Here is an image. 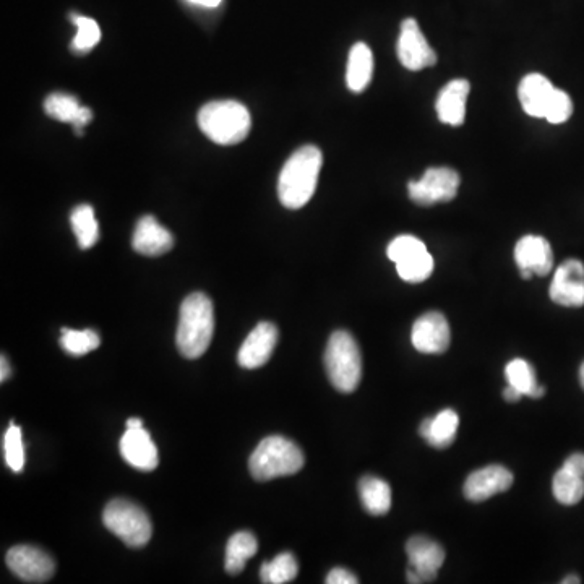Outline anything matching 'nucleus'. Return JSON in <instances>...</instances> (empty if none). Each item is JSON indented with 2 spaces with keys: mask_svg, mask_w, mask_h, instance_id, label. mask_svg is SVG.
Listing matches in <instances>:
<instances>
[{
  "mask_svg": "<svg viewBox=\"0 0 584 584\" xmlns=\"http://www.w3.org/2000/svg\"><path fill=\"white\" fill-rule=\"evenodd\" d=\"M323 155L315 145H304L289 156L278 179V197L284 207L299 210L310 202L322 171Z\"/></svg>",
  "mask_w": 584,
  "mask_h": 584,
  "instance_id": "obj_1",
  "label": "nucleus"
},
{
  "mask_svg": "<svg viewBox=\"0 0 584 584\" xmlns=\"http://www.w3.org/2000/svg\"><path fill=\"white\" fill-rule=\"evenodd\" d=\"M215 333V312L210 297L194 292L185 297L179 314L177 348L187 359H197L207 353Z\"/></svg>",
  "mask_w": 584,
  "mask_h": 584,
  "instance_id": "obj_2",
  "label": "nucleus"
},
{
  "mask_svg": "<svg viewBox=\"0 0 584 584\" xmlns=\"http://www.w3.org/2000/svg\"><path fill=\"white\" fill-rule=\"evenodd\" d=\"M198 127L211 142L237 145L244 142L252 127L250 112L237 101H213L198 112Z\"/></svg>",
  "mask_w": 584,
  "mask_h": 584,
  "instance_id": "obj_3",
  "label": "nucleus"
},
{
  "mask_svg": "<svg viewBox=\"0 0 584 584\" xmlns=\"http://www.w3.org/2000/svg\"><path fill=\"white\" fill-rule=\"evenodd\" d=\"M305 458L296 443L281 435L263 438L250 456L249 468L257 481L292 476L304 468Z\"/></svg>",
  "mask_w": 584,
  "mask_h": 584,
  "instance_id": "obj_4",
  "label": "nucleus"
},
{
  "mask_svg": "<svg viewBox=\"0 0 584 584\" xmlns=\"http://www.w3.org/2000/svg\"><path fill=\"white\" fill-rule=\"evenodd\" d=\"M325 369L331 385L341 393H353L362 377V357L359 346L348 331H335L325 351Z\"/></svg>",
  "mask_w": 584,
  "mask_h": 584,
  "instance_id": "obj_5",
  "label": "nucleus"
},
{
  "mask_svg": "<svg viewBox=\"0 0 584 584\" xmlns=\"http://www.w3.org/2000/svg\"><path fill=\"white\" fill-rule=\"evenodd\" d=\"M103 523L125 546L140 549L150 542L153 528L142 507L129 500L116 499L104 508Z\"/></svg>",
  "mask_w": 584,
  "mask_h": 584,
  "instance_id": "obj_6",
  "label": "nucleus"
},
{
  "mask_svg": "<svg viewBox=\"0 0 584 584\" xmlns=\"http://www.w3.org/2000/svg\"><path fill=\"white\" fill-rule=\"evenodd\" d=\"M460 176L455 169L430 168L419 181L409 182V198L421 207L451 202L460 189Z\"/></svg>",
  "mask_w": 584,
  "mask_h": 584,
  "instance_id": "obj_7",
  "label": "nucleus"
},
{
  "mask_svg": "<svg viewBox=\"0 0 584 584\" xmlns=\"http://www.w3.org/2000/svg\"><path fill=\"white\" fill-rule=\"evenodd\" d=\"M406 554L409 560V583L434 581L445 562V550L429 537H411L406 544Z\"/></svg>",
  "mask_w": 584,
  "mask_h": 584,
  "instance_id": "obj_8",
  "label": "nucleus"
},
{
  "mask_svg": "<svg viewBox=\"0 0 584 584\" xmlns=\"http://www.w3.org/2000/svg\"><path fill=\"white\" fill-rule=\"evenodd\" d=\"M396 52L404 69L413 70V72L437 64V52L430 48L426 36L422 35L419 23L414 18H406L401 23Z\"/></svg>",
  "mask_w": 584,
  "mask_h": 584,
  "instance_id": "obj_9",
  "label": "nucleus"
},
{
  "mask_svg": "<svg viewBox=\"0 0 584 584\" xmlns=\"http://www.w3.org/2000/svg\"><path fill=\"white\" fill-rule=\"evenodd\" d=\"M7 565L10 572L26 583H46L56 573L51 555L33 546H17L9 550Z\"/></svg>",
  "mask_w": 584,
  "mask_h": 584,
  "instance_id": "obj_10",
  "label": "nucleus"
},
{
  "mask_svg": "<svg viewBox=\"0 0 584 584\" xmlns=\"http://www.w3.org/2000/svg\"><path fill=\"white\" fill-rule=\"evenodd\" d=\"M550 299L562 307H583L584 265L580 260L563 262L554 273L550 283Z\"/></svg>",
  "mask_w": 584,
  "mask_h": 584,
  "instance_id": "obj_11",
  "label": "nucleus"
},
{
  "mask_svg": "<svg viewBox=\"0 0 584 584\" xmlns=\"http://www.w3.org/2000/svg\"><path fill=\"white\" fill-rule=\"evenodd\" d=\"M411 341L422 354H443L450 348L451 331L440 312H427L414 323Z\"/></svg>",
  "mask_w": 584,
  "mask_h": 584,
  "instance_id": "obj_12",
  "label": "nucleus"
},
{
  "mask_svg": "<svg viewBox=\"0 0 584 584\" xmlns=\"http://www.w3.org/2000/svg\"><path fill=\"white\" fill-rule=\"evenodd\" d=\"M278 343V328L270 322L258 323L237 354V362L244 369L254 370L270 361Z\"/></svg>",
  "mask_w": 584,
  "mask_h": 584,
  "instance_id": "obj_13",
  "label": "nucleus"
},
{
  "mask_svg": "<svg viewBox=\"0 0 584 584\" xmlns=\"http://www.w3.org/2000/svg\"><path fill=\"white\" fill-rule=\"evenodd\" d=\"M513 484V474L500 464H490L474 471L464 482V495L471 502H484L494 495L507 492Z\"/></svg>",
  "mask_w": 584,
  "mask_h": 584,
  "instance_id": "obj_14",
  "label": "nucleus"
},
{
  "mask_svg": "<svg viewBox=\"0 0 584 584\" xmlns=\"http://www.w3.org/2000/svg\"><path fill=\"white\" fill-rule=\"evenodd\" d=\"M552 492L562 505H576L584 497V453L568 456L552 481Z\"/></svg>",
  "mask_w": 584,
  "mask_h": 584,
  "instance_id": "obj_15",
  "label": "nucleus"
},
{
  "mask_svg": "<svg viewBox=\"0 0 584 584\" xmlns=\"http://www.w3.org/2000/svg\"><path fill=\"white\" fill-rule=\"evenodd\" d=\"M515 262L520 271L547 276L554 268V252L544 237L524 236L515 245Z\"/></svg>",
  "mask_w": 584,
  "mask_h": 584,
  "instance_id": "obj_16",
  "label": "nucleus"
},
{
  "mask_svg": "<svg viewBox=\"0 0 584 584\" xmlns=\"http://www.w3.org/2000/svg\"><path fill=\"white\" fill-rule=\"evenodd\" d=\"M121 455L130 466L140 471H153L158 466V448L143 427L127 429L121 438Z\"/></svg>",
  "mask_w": 584,
  "mask_h": 584,
  "instance_id": "obj_17",
  "label": "nucleus"
},
{
  "mask_svg": "<svg viewBox=\"0 0 584 584\" xmlns=\"http://www.w3.org/2000/svg\"><path fill=\"white\" fill-rule=\"evenodd\" d=\"M132 247L146 257H159L174 247V236L153 216H143L135 226Z\"/></svg>",
  "mask_w": 584,
  "mask_h": 584,
  "instance_id": "obj_18",
  "label": "nucleus"
},
{
  "mask_svg": "<svg viewBox=\"0 0 584 584\" xmlns=\"http://www.w3.org/2000/svg\"><path fill=\"white\" fill-rule=\"evenodd\" d=\"M469 91H471V85L464 78L451 80L450 83L443 86V90L438 95L437 103H435L440 122L451 125V127H460L461 124H464Z\"/></svg>",
  "mask_w": 584,
  "mask_h": 584,
  "instance_id": "obj_19",
  "label": "nucleus"
},
{
  "mask_svg": "<svg viewBox=\"0 0 584 584\" xmlns=\"http://www.w3.org/2000/svg\"><path fill=\"white\" fill-rule=\"evenodd\" d=\"M554 91L555 86L550 83L549 78L541 73H529L521 80L518 88V98L523 111L528 116L544 119Z\"/></svg>",
  "mask_w": 584,
  "mask_h": 584,
  "instance_id": "obj_20",
  "label": "nucleus"
},
{
  "mask_svg": "<svg viewBox=\"0 0 584 584\" xmlns=\"http://www.w3.org/2000/svg\"><path fill=\"white\" fill-rule=\"evenodd\" d=\"M44 111L56 121L72 124L78 135H82L83 129L93 119L90 108L80 106L75 96L65 95V93H52L48 96V99L44 101Z\"/></svg>",
  "mask_w": 584,
  "mask_h": 584,
  "instance_id": "obj_21",
  "label": "nucleus"
},
{
  "mask_svg": "<svg viewBox=\"0 0 584 584\" xmlns=\"http://www.w3.org/2000/svg\"><path fill=\"white\" fill-rule=\"evenodd\" d=\"M460 427V416L453 409H443L442 413L422 422L419 434L426 438L430 447L447 448L455 442Z\"/></svg>",
  "mask_w": 584,
  "mask_h": 584,
  "instance_id": "obj_22",
  "label": "nucleus"
},
{
  "mask_svg": "<svg viewBox=\"0 0 584 584\" xmlns=\"http://www.w3.org/2000/svg\"><path fill=\"white\" fill-rule=\"evenodd\" d=\"M372 75H374V54L367 44H354L349 52L348 70H346V83L349 90L362 93L369 86Z\"/></svg>",
  "mask_w": 584,
  "mask_h": 584,
  "instance_id": "obj_23",
  "label": "nucleus"
},
{
  "mask_svg": "<svg viewBox=\"0 0 584 584\" xmlns=\"http://www.w3.org/2000/svg\"><path fill=\"white\" fill-rule=\"evenodd\" d=\"M362 505L370 515H387L391 508V489L387 482L374 476L362 477L359 482Z\"/></svg>",
  "mask_w": 584,
  "mask_h": 584,
  "instance_id": "obj_24",
  "label": "nucleus"
},
{
  "mask_svg": "<svg viewBox=\"0 0 584 584\" xmlns=\"http://www.w3.org/2000/svg\"><path fill=\"white\" fill-rule=\"evenodd\" d=\"M257 550L254 534L249 531L234 534L226 546V572L229 575H239L244 570L245 563L257 554Z\"/></svg>",
  "mask_w": 584,
  "mask_h": 584,
  "instance_id": "obj_25",
  "label": "nucleus"
},
{
  "mask_svg": "<svg viewBox=\"0 0 584 584\" xmlns=\"http://www.w3.org/2000/svg\"><path fill=\"white\" fill-rule=\"evenodd\" d=\"M505 377H507L508 385L521 391L523 396H531L537 400L546 395V388L537 383L533 365L524 359H513L505 369Z\"/></svg>",
  "mask_w": 584,
  "mask_h": 584,
  "instance_id": "obj_26",
  "label": "nucleus"
},
{
  "mask_svg": "<svg viewBox=\"0 0 584 584\" xmlns=\"http://www.w3.org/2000/svg\"><path fill=\"white\" fill-rule=\"evenodd\" d=\"M73 232L77 236L80 249H91L99 239V226L95 218V210L90 205H80L73 208L70 215Z\"/></svg>",
  "mask_w": 584,
  "mask_h": 584,
  "instance_id": "obj_27",
  "label": "nucleus"
},
{
  "mask_svg": "<svg viewBox=\"0 0 584 584\" xmlns=\"http://www.w3.org/2000/svg\"><path fill=\"white\" fill-rule=\"evenodd\" d=\"M395 265L401 280L406 281V283H422V281L429 280L432 271H434V257L427 250H422V252L404 258Z\"/></svg>",
  "mask_w": 584,
  "mask_h": 584,
  "instance_id": "obj_28",
  "label": "nucleus"
},
{
  "mask_svg": "<svg viewBox=\"0 0 584 584\" xmlns=\"http://www.w3.org/2000/svg\"><path fill=\"white\" fill-rule=\"evenodd\" d=\"M299 572L297 567V560L294 555L289 552L276 555L271 562H265L260 568V578L263 583L268 584H284L294 580Z\"/></svg>",
  "mask_w": 584,
  "mask_h": 584,
  "instance_id": "obj_29",
  "label": "nucleus"
},
{
  "mask_svg": "<svg viewBox=\"0 0 584 584\" xmlns=\"http://www.w3.org/2000/svg\"><path fill=\"white\" fill-rule=\"evenodd\" d=\"M101 338L95 330H69L62 328L61 346L70 356L80 357L95 351Z\"/></svg>",
  "mask_w": 584,
  "mask_h": 584,
  "instance_id": "obj_30",
  "label": "nucleus"
},
{
  "mask_svg": "<svg viewBox=\"0 0 584 584\" xmlns=\"http://www.w3.org/2000/svg\"><path fill=\"white\" fill-rule=\"evenodd\" d=\"M70 20H73V23L77 25V35L73 38L72 46H70L72 51L77 52V54H85V52L95 48L101 39L98 23L93 18L82 17V15H73Z\"/></svg>",
  "mask_w": 584,
  "mask_h": 584,
  "instance_id": "obj_31",
  "label": "nucleus"
},
{
  "mask_svg": "<svg viewBox=\"0 0 584 584\" xmlns=\"http://www.w3.org/2000/svg\"><path fill=\"white\" fill-rule=\"evenodd\" d=\"M5 463L13 473H22L25 466V447H23L22 429L10 424L4 435Z\"/></svg>",
  "mask_w": 584,
  "mask_h": 584,
  "instance_id": "obj_32",
  "label": "nucleus"
},
{
  "mask_svg": "<svg viewBox=\"0 0 584 584\" xmlns=\"http://www.w3.org/2000/svg\"><path fill=\"white\" fill-rule=\"evenodd\" d=\"M573 114V101L568 93L559 88H555L554 95L550 99L549 108L546 111V119L549 124H563L567 122Z\"/></svg>",
  "mask_w": 584,
  "mask_h": 584,
  "instance_id": "obj_33",
  "label": "nucleus"
},
{
  "mask_svg": "<svg viewBox=\"0 0 584 584\" xmlns=\"http://www.w3.org/2000/svg\"><path fill=\"white\" fill-rule=\"evenodd\" d=\"M422 250H427L426 244L417 239L414 236H398L390 242L388 245L387 254L391 262L398 263L404 258L411 257V255L417 254V252H422Z\"/></svg>",
  "mask_w": 584,
  "mask_h": 584,
  "instance_id": "obj_34",
  "label": "nucleus"
},
{
  "mask_svg": "<svg viewBox=\"0 0 584 584\" xmlns=\"http://www.w3.org/2000/svg\"><path fill=\"white\" fill-rule=\"evenodd\" d=\"M327 583L328 584H356L359 583L357 580V576L353 575V573L348 572L346 568H335V570H331L327 576Z\"/></svg>",
  "mask_w": 584,
  "mask_h": 584,
  "instance_id": "obj_35",
  "label": "nucleus"
},
{
  "mask_svg": "<svg viewBox=\"0 0 584 584\" xmlns=\"http://www.w3.org/2000/svg\"><path fill=\"white\" fill-rule=\"evenodd\" d=\"M503 396H505V400L510 401V403H516V401L521 400L523 393L508 385V387L505 388V391H503Z\"/></svg>",
  "mask_w": 584,
  "mask_h": 584,
  "instance_id": "obj_36",
  "label": "nucleus"
},
{
  "mask_svg": "<svg viewBox=\"0 0 584 584\" xmlns=\"http://www.w3.org/2000/svg\"><path fill=\"white\" fill-rule=\"evenodd\" d=\"M0 369H2L0 370V382H5L10 377V365L5 356L0 359Z\"/></svg>",
  "mask_w": 584,
  "mask_h": 584,
  "instance_id": "obj_37",
  "label": "nucleus"
},
{
  "mask_svg": "<svg viewBox=\"0 0 584 584\" xmlns=\"http://www.w3.org/2000/svg\"><path fill=\"white\" fill-rule=\"evenodd\" d=\"M189 2H192V4L195 5H202V7H210V9H213V7H218V5L223 2V0H189Z\"/></svg>",
  "mask_w": 584,
  "mask_h": 584,
  "instance_id": "obj_38",
  "label": "nucleus"
},
{
  "mask_svg": "<svg viewBox=\"0 0 584 584\" xmlns=\"http://www.w3.org/2000/svg\"><path fill=\"white\" fill-rule=\"evenodd\" d=\"M143 427L142 419H137V417H132L127 421V429H140Z\"/></svg>",
  "mask_w": 584,
  "mask_h": 584,
  "instance_id": "obj_39",
  "label": "nucleus"
},
{
  "mask_svg": "<svg viewBox=\"0 0 584 584\" xmlns=\"http://www.w3.org/2000/svg\"><path fill=\"white\" fill-rule=\"evenodd\" d=\"M563 584H578L581 583L580 578H578V576H567V578H565V580L562 581Z\"/></svg>",
  "mask_w": 584,
  "mask_h": 584,
  "instance_id": "obj_40",
  "label": "nucleus"
},
{
  "mask_svg": "<svg viewBox=\"0 0 584 584\" xmlns=\"http://www.w3.org/2000/svg\"><path fill=\"white\" fill-rule=\"evenodd\" d=\"M580 383H581V388H583V390H584V362H583V365H581V369H580Z\"/></svg>",
  "mask_w": 584,
  "mask_h": 584,
  "instance_id": "obj_41",
  "label": "nucleus"
}]
</instances>
